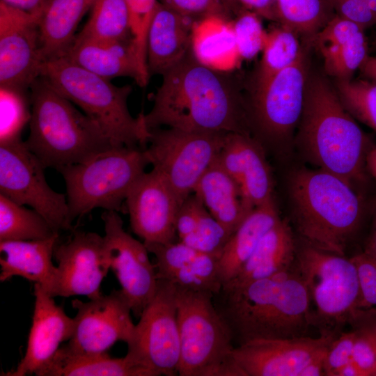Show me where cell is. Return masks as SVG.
Listing matches in <instances>:
<instances>
[{
    "instance_id": "obj_1",
    "label": "cell",
    "mask_w": 376,
    "mask_h": 376,
    "mask_svg": "<svg viewBox=\"0 0 376 376\" xmlns=\"http://www.w3.org/2000/svg\"><path fill=\"white\" fill-rule=\"evenodd\" d=\"M228 74L201 65L190 52L162 75L144 113L148 129L249 134L246 106Z\"/></svg>"
},
{
    "instance_id": "obj_2",
    "label": "cell",
    "mask_w": 376,
    "mask_h": 376,
    "mask_svg": "<svg viewBox=\"0 0 376 376\" xmlns=\"http://www.w3.org/2000/svg\"><path fill=\"white\" fill-rule=\"evenodd\" d=\"M213 301L235 347L256 339L306 336L313 326L310 296L296 263L267 278L221 287Z\"/></svg>"
},
{
    "instance_id": "obj_3",
    "label": "cell",
    "mask_w": 376,
    "mask_h": 376,
    "mask_svg": "<svg viewBox=\"0 0 376 376\" xmlns=\"http://www.w3.org/2000/svg\"><path fill=\"white\" fill-rule=\"evenodd\" d=\"M293 143L317 169L354 187L366 181V159L375 145L319 75L308 74Z\"/></svg>"
},
{
    "instance_id": "obj_4",
    "label": "cell",
    "mask_w": 376,
    "mask_h": 376,
    "mask_svg": "<svg viewBox=\"0 0 376 376\" xmlns=\"http://www.w3.org/2000/svg\"><path fill=\"white\" fill-rule=\"evenodd\" d=\"M288 196L291 219L301 240L345 256L363 215L355 187L324 170L301 167L290 175Z\"/></svg>"
},
{
    "instance_id": "obj_5",
    "label": "cell",
    "mask_w": 376,
    "mask_h": 376,
    "mask_svg": "<svg viewBox=\"0 0 376 376\" xmlns=\"http://www.w3.org/2000/svg\"><path fill=\"white\" fill-rule=\"evenodd\" d=\"M29 90L31 116L24 142L45 168L58 171L123 147L43 77H38Z\"/></svg>"
},
{
    "instance_id": "obj_6",
    "label": "cell",
    "mask_w": 376,
    "mask_h": 376,
    "mask_svg": "<svg viewBox=\"0 0 376 376\" xmlns=\"http://www.w3.org/2000/svg\"><path fill=\"white\" fill-rule=\"evenodd\" d=\"M40 77L77 105L118 145L146 147L150 131L144 113L135 118L128 109L127 100L132 91L130 85L115 86L65 57L45 61Z\"/></svg>"
},
{
    "instance_id": "obj_7",
    "label": "cell",
    "mask_w": 376,
    "mask_h": 376,
    "mask_svg": "<svg viewBox=\"0 0 376 376\" xmlns=\"http://www.w3.org/2000/svg\"><path fill=\"white\" fill-rule=\"evenodd\" d=\"M175 290L180 340L178 375L244 376L234 359L235 347L214 306V295L177 286Z\"/></svg>"
},
{
    "instance_id": "obj_8",
    "label": "cell",
    "mask_w": 376,
    "mask_h": 376,
    "mask_svg": "<svg viewBox=\"0 0 376 376\" xmlns=\"http://www.w3.org/2000/svg\"><path fill=\"white\" fill-rule=\"evenodd\" d=\"M296 265L308 290L313 327L320 336L336 338L358 308L360 283L350 258L297 242Z\"/></svg>"
},
{
    "instance_id": "obj_9",
    "label": "cell",
    "mask_w": 376,
    "mask_h": 376,
    "mask_svg": "<svg viewBox=\"0 0 376 376\" xmlns=\"http://www.w3.org/2000/svg\"><path fill=\"white\" fill-rule=\"evenodd\" d=\"M148 164L144 148L123 146L59 169L70 221L95 208L121 211L130 190Z\"/></svg>"
},
{
    "instance_id": "obj_10",
    "label": "cell",
    "mask_w": 376,
    "mask_h": 376,
    "mask_svg": "<svg viewBox=\"0 0 376 376\" xmlns=\"http://www.w3.org/2000/svg\"><path fill=\"white\" fill-rule=\"evenodd\" d=\"M306 52L275 75L265 85L252 91L246 106L249 131L267 150L279 154L291 148L302 112L308 76Z\"/></svg>"
},
{
    "instance_id": "obj_11",
    "label": "cell",
    "mask_w": 376,
    "mask_h": 376,
    "mask_svg": "<svg viewBox=\"0 0 376 376\" xmlns=\"http://www.w3.org/2000/svg\"><path fill=\"white\" fill-rule=\"evenodd\" d=\"M144 151L149 164L170 184L183 203L206 170L218 159L226 132L150 130Z\"/></svg>"
},
{
    "instance_id": "obj_12",
    "label": "cell",
    "mask_w": 376,
    "mask_h": 376,
    "mask_svg": "<svg viewBox=\"0 0 376 376\" xmlns=\"http://www.w3.org/2000/svg\"><path fill=\"white\" fill-rule=\"evenodd\" d=\"M175 286L158 279L156 292L135 324L125 357L152 376L178 375L180 340Z\"/></svg>"
},
{
    "instance_id": "obj_13",
    "label": "cell",
    "mask_w": 376,
    "mask_h": 376,
    "mask_svg": "<svg viewBox=\"0 0 376 376\" xmlns=\"http://www.w3.org/2000/svg\"><path fill=\"white\" fill-rule=\"evenodd\" d=\"M45 169L22 139L0 144V194L38 212L56 232L69 230L66 194L49 185Z\"/></svg>"
},
{
    "instance_id": "obj_14",
    "label": "cell",
    "mask_w": 376,
    "mask_h": 376,
    "mask_svg": "<svg viewBox=\"0 0 376 376\" xmlns=\"http://www.w3.org/2000/svg\"><path fill=\"white\" fill-rule=\"evenodd\" d=\"M102 219L105 259L114 272L132 313L139 318L157 288L155 264L148 257L145 244L125 230L118 212L105 210Z\"/></svg>"
},
{
    "instance_id": "obj_15",
    "label": "cell",
    "mask_w": 376,
    "mask_h": 376,
    "mask_svg": "<svg viewBox=\"0 0 376 376\" xmlns=\"http://www.w3.org/2000/svg\"><path fill=\"white\" fill-rule=\"evenodd\" d=\"M77 310L73 334L60 349L75 355H98L108 353L118 341L128 343L135 324L131 306L121 290L84 302L74 299Z\"/></svg>"
},
{
    "instance_id": "obj_16",
    "label": "cell",
    "mask_w": 376,
    "mask_h": 376,
    "mask_svg": "<svg viewBox=\"0 0 376 376\" xmlns=\"http://www.w3.org/2000/svg\"><path fill=\"white\" fill-rule=\"evenodd\" d=\"M42 3L30 12L0 1V86L28 91L40 77Z\"/></svg>"
},
{
    "instance_id": "obj_17",
    "label": "cell",
    "mask_w": 376,
    "mask_h": 376,
    "mask_svg": "<svg viewBox=\"0 0 376 376\" xmlns=\"http://www.w3.org/2000/svg\"><path fill=\"white\" fill-rule=\"evenodd\" d=\"M132 231L143 243H172L182 204L168 181L156 170L145 172L125 199Z\"/></svg>"
},
{
    "instance_id": "obj_18",
    "label": "cell",
    "mask_w": 376,
    "mask_h": 376,
    "mask_svg": "<svg viewBox=\"0 0 376 376\" xmlns=\"http://www.w3.org/2000/svg\"><path fill=\"white\" fill-rule=\"evenodd\" d=\"M334 340L322 336L256 339L235 347L233 357L244 376H300L307 364L326 355Z\"/></svg>"
},
{
    "instance_id": "obj_19",
    "label": "cell",
    "mask_w": 376,
    "mask_h": 376,
    "mask_svg": "<svg viewBox=\"0 0 376 376\" xmlns=\"http://www.w3.org/2000/svg\"><path fill=\"white\" fill-rule=\"evenodd\" d=\"M54 258L58 274L52 297L101 296L100 285L109 266L103 251V236L93 232L75 231L67 241L57 242Z\"/></svg>"
},
{
    "instance_id": "obj_20",
    "label": "cell",
    "mask_w": 376,
    "mask_h": 376,
    "mask_svg": "<svg viewBox=\"0 0 376 376\" xmlns=\"http://www.w3.org/2000/svg\"><path fill=\"white\" fill-rule=\"evenodd\" d=\"M35 304L27 347L15 369L3 376H40L51 363L62 343L69 340L75 327L74 318L67 315L54 297L34 283Z\"/></svg>"
},
{
    "instance_id": "obj_21",
    "label": "cell",
    "mask_w": 376,
    "mask_h": 376,
    "mask_svg": "<svg viewBox=\"0 0 376 376\" xmlns=\"http://www.w3.org/2000/svg\"><path fill=\"white\" fill-rule=\"evenodd\" d=\"M217 159L251 207L274 196V178L266 150L249 134L228 133Z\"/></svg>"
},
{
    "instance_id": "obj_22",
    "label": "cell",
    "mask_w": 376,
    "mask_h": 376,
    "mask_svg": "<svg viewBox=\"0 0 376 376\" xmlns=\"http://www.w3.org/2000/svg\"><path fill=\"white\" fill-rule=\"evenodd\" d=\"M63 57L109 80L129 77L145 87L150 79L141 63L132 38L113 42L75 38Z\"/></svg>"
},
{
    "instance_id": "obj_23",
    "label": "cell",
    "mask_w": 376,
    "mask_h": 376,
    "mask_svg": "<svg viewBox=\"0 0 376 376\" xmlns=\"http://www.w3.org/2000/svg\"><path fill=\"white\" fill-rule=\"evenodd\" d=\"M193 22L159 1L147 36L146 63L150 77L163 75L190 52Z\"/></svg>"
},
{
    "instance_id": "obj_24",
    "label": "cell",
    "mask_w": 376,
    "mask_h": 376,
    "mask_svg": "<svg viewBox=\"0 0 376 376\" xmlns=\"http://www.w3.org/2000/svg\"><path fill=\"white\" fill-rule=\"evenodd\" d=\"M58 233L39 240L0 242V281L21 276L40 285L52 296L58 269L52 262Z\"/></svg>"
},
{
    "instance_id": "obj_25",
    "label": "cell",
    "mask_w": 376,
    "mask_h": 376,
    "mask_svg": "<svg viewBox=\"0 0 376 376\" xmlns=\"http://www.w3.org/2000/svg\"><path fill=\"white\" fill-rule=\"evenodd\" d=\"M297 248L291 226L281 218L263 237L236 275L222 287L242 286L291 269L296 263Z\"/></svg>"
},
{
    "instance_id": "obj_26",
    "label": "cell",
    "mask_w": 376,
    "mask_h": 376,
    "mask_svg": "<svg viewBox=\"0 0 376 376\" xmlns=\"http://www.w3.org/2000/svg\"><path fill=\"white\" fill-rule=\"evenodd\" d=\"M190 52L201 65L224 73L237 69L242 61L233 20L217 15H208L192 23Z\"/></svg>"
},
{
    "instance_id": "obj_27",
    "label": "cell",
    "mask_w": 376,
    "mask_h": 376,
    "mask_svg": "<svg viewBox=\"0 0 376 376\" xmlns=\"http://www.w3.org/2000/svg\"><path fill=\"white\" fill-rule=\"evenodd\" d=\"M281 219L274 196L249 213L231 235L219 257V272L222 285L236 275L263 237Z\"/></svg>"
},
{
    "instance_id": "obj_28",
    "label": "cell",
    "mask_w": 376,
    "mask_h": 376,
    "mask_svg": "<svg viewBox=\"0 0 376 376\" xmlns=\"http://www.w3.org/2000/svg\"><path fill=\"white\" fill-rule=\"evenodd\" d=\"M193 194L232 234L253 209L246 203L237 185L218 159L202 175Z\"/></svg>"
},
{
    "instance_id": "obj_29",
    "label": "cell",
    "mask_w": 376,
    "mask_h": 376,
    "mask_svg": "<svg viewBox=\"0 0 376 376\" xmlns=\"http://www.w3.org/2000/svg\"><path fill=\"white\" fill-rule=\"evenodd\" d=\"M94 0H44L39 22L45 61L63 57L76 37L83 17Z\"/></svg>"
},
{
    "instance_id": "obj_30",
    "label": "cell",
    "mask_w": 376,
    "mask_h": 376,
    "mask_svg": "<svg viewBox=\"0 0 376 376\" xmlns=\"http://www.w3.org/2000/svg\"><path fill=\"white\" fill-rule=\"evenodd\" d=\"M40 376H152L125 356L112 358L108 353L75 355L60 348Z\"/></svg>"
},
{
    "instance_id": "obj_31",
    "label": "cell",
    "mask_w": 376,
    "mask_h": 376,
    "mask_svg": "<svg viewBox=\"0 0 376 376\" xmlns=\"http://www.w3.org/2000/svg\"><path fill=\"white\" fill-rule=\"evenodd\" d=\"M87 22L75 38L102 42L132 38L125 0H94Z\"/></svg>"
},
{
    "instance_id": "obj_32",
    "label": "cell",
    "mask_w": 376,
    "mask_h": 376,
    "mask_svg": "<svg viewBox=\"0 0 376 376\" xmlns=\"http://www.w3.org/2000/svg\"><path fill=\"white\" fill-rule=\"evenodd\" d=\"M56 233L38 212L0 194V242L44 240Z\"/></svg>"
},
{
    "instance_id": "obj_33",
    "label": "cell",
    "mask_w": 376,
    "mask_h": 376,
    "mask_svg": "<svg viewBox=\"0 0 376 376\" xmlns=\"http://www.w3.org/2000/svg\"><path fill=\"white\" fill-rule=\"evenodd\" d=\"M301 49L297 33L281 24L267 32L252 91L261 88L275 75L290 65Z\"/></svg>"
},
{
    "instance_id": "obj_34",
    "label": "cell",
    "mask_w": 376,
    "mask_h": 376,
    "mask_svg": "<svg viewBox=\"0 0 376 376\" xmlns=\"http://www.w3.org/2000/svg\"><path fill=\"white\" fill-rule=\"evenodd\" d=\"M327 0H277L276 21L296 33L315 35L334 17Z\"/></svg>"
},
{
    "instance_id": "obj_35",
    "label": "cell",
    "mask_w": 376,
    "mask_h": 376,
    "mask_svg": "<svg viewBox=\"0 0 376 376\" xmlns=\"http://www.w3.org/2000/svg\"><path fill=\"white\" fill-rule=\"evenodd\" d=\"M219 257L199 252L182 267L164 279L177 287L217 295L222 287L219 272Z\"/></svg>"
},
{
    "instance_id": "obj_36",
    "label": "cell",
    "mask_w": 376,
    "mask_h": 376,
    "mask_svg": "<svg viewBox=\"0 0 376 376\" xmlns=\"http://www.w3.org/2000/svg\"><path fill=\"white\" fill-rule=\"evenodd\" d=\"M28 91L0 86V144L22 139L24 127L31 116Z\"/></svg>"
},
{
    "instance_id": "obj_37",
    "label": "cell",
    "mask_w": 376,
    "mask_h": 376,
    "mask_svg": "<svg viewBox=\"0 0 376 376\" xmlns=\"http://www.w3.org/2000/svg\"><path fill=\"white\" fill-rule=\"evenodd\" d=\"M336 91L354 119L376 131V81L337 79Z\"/></svg>"
},
{
    "instance_id": "obj_38",
    "label": "cell",
    "mask_w": 376,
    "mask_h": 376,
    "mask_svg": "<svg viewBox=\"0 0 376 376\" xmlns=\"http://www.w3.org/2000/svg\"><path fill=\"white\" fill-rule=\"evenodd\" d=\"M364 32L346 45L323 53L326 72L337 79H350L369 56Z\"/></svg>"
},
{
    "instance_id": "obj_39",
    "label": "cell",
    "mask_w": 376,
    "mask_h": 376,
    "mask_svg": "<svg viewBox=\"0 0 376 376\" xmlns=\"http://www.w3.org/2000/svg\"><path fill=\"white\" fill-rule=\"evenodd\" d=\"M231 235L201 202L194 231L180 242L201 252L220 257Z\"/></svg>"
},
{
    "instance_id": "obj_40",
    "label": "cell",
    "mask_w": 376,
    "mask_h": 376,
    "mask_svg": "<svg viewBox=\"0 0 376 376\" xmlns=\"http://www.w3.org/2000/svg\"><path fill=\"white\" fill-rule=\"evenodd\" d=\"M236 43L242 61H249L263 51L267 31L263 29L259 15L242 9L233 19Z\"/></svg>"
},
{
    "instance_id": "obj_41",
    "label": "cell",
    "mask_w": 376,
    "mask_h": 376,
    "mask_svg": "<svg viewBox=\"0 0 376 376\" xmlns=\"http://www.w3.org/2000/svg\"><path fill=\"white\" fill-rule=\"evenodd\" d=\"M128 6L131 33L143 65L146 63L148 29L159 3L158 0H125Z\"/></svg>"
},
{
    "instance_id": "obj_42",
    "label": "cell",
    "mask_w": 376,
    "mask_h": 376,
    "mask_svg": "<svg viewBox=\"0 0 376 376\" xmlns=\"http://www.w3.org/2000/svg\"><path fill=\"white\" fill-rule=\"evenodd\" d=\"M164 6L180 15L196 21L217 15L230 19L232 14L221 0H158Z\"/></svg>"
},
{
    "instance_id": "obj_43",
    "label": "cell",
    "mask_w": 376,
    "mask_h": 376,
    "mask_svg": "<svg viewBox=\"0 0 376 376\" xmlns=\"http://www.w3.org/2000/svg\"><path fill=\"white\" fill-rule=\"evenodd\" d=\"M351 259L357 268L360 283L358 308L376 306V258L362 252Z\"/></svg>"
},
{
    "instance_id": "obj_44",
    "label": "cell",
    "mask_w": 376,
    "mask_h": 376,
    "mask_svg": "<svg viewBox=\"0 0 376 376\" xmlns=\"http://www.w3.org/2000/svg\"><path fill=\"white\" fill-rule=\"evenodd\" d=\"M356 333L343 331L329 345L324 359L325 375L336 376L338 370L352 361Z\"/></svg>"
},
{
    "instance_id": "obj_45",
    "label": "cell",
    "mask_w": 376,
    "mask_h": 376,
    "mask_svg": "<svg viewBox=\"0 0 376 376\" xmlns=\"http://www.w3.org/2000/svg\"><path fill=\"white\" fill-rule=\"evenodd\" d=\"M356 337L352 361L360 371L361 376H376V346L364 331L352 328Z\"/></svg>"
},
{
    "instance_id": "obj_46",
    "label": "cell",
    "mask_w": 376,
    "mask_h": 376,
    "mask_svg": "<svg viewBox=\"0 0 376 376\" xmlns=\"http://www.w3.org/2000/svg\"><path fill=\"white\" fill-rule=\"evenodd\" d=\"M338 16L351 21L364 30L376 24V17L365 0H327Z\"/></svg>"
},
{
    "instance_id": "obj_47",
    "label": "cell",
    "mask_w": 376,
    "mask_h": 376,
    "mask_svg": "<svg viewBox=\"0 0 376 376\" xmlns=\"http://www.w3.org/2000/svg\"><path fill=\"white\" fill-rule=\"evenodd\" d=\"M348 324L352 328L360 329L367 333L376 346V306L357 308Z\"/></svg>"
},
{
    "instance_id": "obj_48",
    "label": "cell",
    "mask_w": 376,
    "mask_h": 376,
    "mask_svg": "<svg viewBox=\"0 0 376 376\" xmlns=\"http://www.w3.org/2000/svg\"><path fill=\"white\" fill-rule=\"evenodd\" d=\"M246 9L267 19L276 20V0H237Z\"/></svg>"
},
{
    "instance_id": "obj_49",
    "label": "cell",
    "mask_w": 376,
    "mask_h": 376,
    "mask_svg": "<svg viewBox=\"0 0 376 376\" xmlns=\"http://www.w3.org/2000/svg\"><path fill=\"white\" fill-rule=\"evenodd\" d=\"M326 356V355H325ZM325 356L319 357L307 364L301 370L300 376H321L325 375Z\"/></svg>"
},
{
    "instance_id": "obj_50",
    "label": "cell",
    "mask_w": 376,
    "mask_h": 376,
    "mask_svg": "<svg viewBox=\"0 0 376 376\" xmlns=\"http://www.w3.org/2000/svg\"><path fill=\"white\" fill-rule=\"evenodd\" d=\"M6 4L26 11L36 10L44 0H1Z\"/></svg>"
},
{
    "instance_id": "obj_51",
    "label": "cell",
    "mask_w": 376,
    "mask_h": 376,
    "mask_svg": "<svg viewBox=\"0 0 376 376\" xmlns=\"http://www.w3.org/2000/svg\"><path fill=\"white\" fill-rule=\"evenodd\" d=\"M359 70L366 79L376 81V56H369Z\"/></svg>"
},
{
    "instance_id": "obj_52",
    "label": "cell",
    "mask_w": 376,
    "mask_h": 376,
    "mask_svg": "<svg viewBox=\"0 0 376 376\" xmlns=\"http://www.w3.org/2000/svg\"><path fill=\"white\" fill-rule=\"evenodd\" d=\"M363 252L376 258V212L372 231L367 240L364 251Z\"/></svg>"
},
{
    "instance_id": "obj_53",
    "label": "cell",
    "mask_w": 376,
    "mask_h": 376,
    "mask_svg": "<svg viewBox=\"0 0 376 376\" xmlns=\"http://www.w3.org/2000/svg\"><path fill=\"white\" fill-rule=\"evenodd\" d=\"M366 169L368 173L376 178V146L373 147L367 156Z\"/></svg>"
},
{
    "instance_id": "obj_54",
    "label": "cell",
    "mask_w": 376,
    "mask_h": 376,
    "mask_svg": "<svg viewBox=\"0 0 376 376\" xmlns=\"http://www.w3.org/2000/svg\"><path fill=\"white\" fill-rule=\"evenodd\" d=\"M336 376H361V373L355 363L351 361L338 370Z\"/></svg>"
},
{
    "instance_id": "obj_55",
    "label": "cell",
    "mask_w": 376,
    "mask_h": 376,
    "mask_svg": "<svg viewBox=\"0 0 376 376\" xmlns=\"http://www.w3.org/2000/svg\"><path fill=\"white\" fill-rule=\"evenodd\" d=\"M226 8L236 15L242 10L240 8V3L237 0H221Z\"/></svg>"
},
{
    "instance_id": "obj_56",
    "label": "cell",
    "mask_w": 376,
    "mask_h": 376,
    "mask_svg": "<svg viewBox=\"0 0 376 376\" xmlns=\"http://www.w3.org/2000/svg\"><path fill=\"white\" fill-rule=\"evenodd\" d=\"M365 1L376 17V0H365Z\"/></svg>"
},
{
    "instance_id": "obj_57",
    "label": "cell",
    "mask_w": 376,
    "mask_h": 376,
    "mask_svg": "<svg viewBox=\"0 0 376 376\" xmlns=\"http://www.w3.org/2000/svg\"><path fill=\"white\" fill-rule=\"evenodd\" d=\"M276 1H277V0H276Z\"/></svg>"
}]
</instances>
